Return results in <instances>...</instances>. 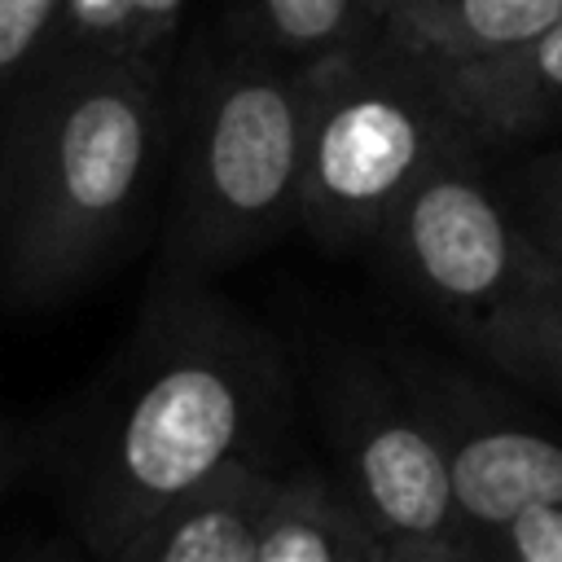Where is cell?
Listing matches in <instances>:
<instances>
[{"label":"cell","instance_id":"cell-3","mask_svg":"<svg viewBox=\"0 0 562 562\" xmlns=\"http://www.w3.org/2000/svg\"><path fill=\"white\" fill-rule=\"evenodd\" d=\"M470 136L439 75L386 31H364L316 61L299 228L329 250L369 246L422 171Z\"/></svg>","mask_w":562,"mask_h":562},{"label":"cell","instance_id":"cell-16","mask_svg":"<svg viewBox=\"0 0 562 562\" xmlns=\"http://www.w3.org/2000/svg\"><path fill=\"white\" fill-rule=\"evenodd\" d=\"M53 9L57 0H0V70L31 53Z\"/></svg>","mask_w":562,"mask_h":562},{"label":"cell","instance_id":"cell-10","mask_svg":"<svg viewBox=\"0 0 562 562\" xmlns=\"http://www.w3.org/2000/svg\"><path fill=\"white\" fill-rule=\"evenodd\" d=\"M562 18V0H378V31L430 70L505 53Z\"/></svg>","mask_w":562,"mask_h":562},{"label":"cell","instance_id":"cell-13","mask_svg":"<svg viewBox=\"0 0 562 562\" xmlns=\"http://www.w3.org/2000/svg\"><path fill=\"white\" fill-rule=\"evenodd\" d=\"M373 26L378 0H237V40L285 61H321Z\"/></svg>","mask_w":562,"mask_h":562},{"label":"cell","instance_id":"cell-14","mask_svg":"<svg viewBox=\"0 0 562 562\" xmlns=\"http://www.w3.org/2000/svg\"><path fill=\"white\" fill-rule=\"evenodd\" d=\"M522 193H518V215L549 268L562 272V149L540 154L522 167Z\"/></svg>","mask_w":562,"mask_h":562},{"label":"cell","instance_id":"cell-12","mask_svg":"<svg viewBox=\"0 0 562 562\" xmlns=\"http://www.w3.org/2000/svg\"><path fill=\"white\" fill-rule=\"evenodd\" d=\"M465 338L509 378L562 391V272L549 268L501 312L465 329Z\"/></svg>","mask_w":562,"mask_h":562},{"label":"cell","instance_id":"cell-5","mask_svg":"<svg viewBox=\"0 0 562 562\" xmlns=\"http://www.w3.org/2000/svg\"><path fill=\"white\" fill-rule=\"evenodd\" d=\"M483 140L439 154L378 228L386 263L461 329H474L549 272L522 215L492 189Z\"/></svg>","mask_w":562,"mask_h":562},{"label":"cell","instance_id":"cell-2","mask_svg":"<svg viewBox=\"0 0 562 562\" xmlns=\"http://www.w3.org/2000/svg\"><path fill=\"white\" fill-rule=\"evenodd\" d=\"M158 158V97L132 57L75 79L18 149L0 233L9 307H48L127 237Z\"/></svg>","mask_w":562,"mask_h":562},{"label":"cell","instance_id":"cell-6","mask_svg":"<svg viewBox=\"0 0 562 562\" xmlns=\"http://www.w3.org/2000/svg\"><path fill=\"white\" fill-rule=\"evenodd\" d=\"M347 470L351 509L382 544L465 558V518L457 509L448 457L430 422L395 408L360 413L347 430Z\"/></svg>","mask_w":562,"mask_h":562},{"label":"cell","instance_id":"cell-9","mask_svg":"<svg viewBox=\"0 0 562 562\" xmlns=\"http://www.w3.org/2000/svg\"><path fill=\"white\" fill-rule=\"evenodd\" d=\"M461 123L483 140H522L562 123V18L470 66L435 70Z\"/></svg>","mask_w":562,"mask_h":562},{"label":"cell","instance_id":"cell-19","mask_svg":"<svg viewBox=\"0 0 562 562\" xmlns=\"http://www.w3.org/2000/svg\"><path fill=\"white\" fill-rule=\"evenodd\" d=\"M373 562H465V558L435 553V549H408V544H382V540H378Z\"/></svg>","mask_w":562,"mask_h":562},{"label":"cell","instance_id":"cell-20","mask_svg":"<svg viewBox=\"0 0 562 562\" xmlns=\"http://www.w3.org/2000/svg\"><path fill=\"white\" fill-rule=\"evenodd\" d=\"M13 562H70L66 553H26V558H13Z\"/></svg>","mask_w":562,"mask_h":562},{"label":"cell","instance_id":"cell-18","mask_svg":"<svg viewBox=\"0 0 562 562\" xmlns=\"http://www.w3.org/2000/svg\"><path fill=\"white\" fill-rule=\"evenodd\" d=\"M26 465H31V443L18 435V426H9L0 417V501H4V492L18 483V474Z\"/></svg>","mask_w":562,"mask_h":562},{"label":"cell","instance_id":"cell-8","mask_svg":"<svg viewBox=\"0 0 562 562\" xmlns=\"http://www.w3.org/2000/svg\"><path fill=\"white\" fill-rule=\"evenodd\" d=\"M272 487L277 474L259 461L228 465L211 483L162 505L105 562H255Z\"/></svg>","mask_w":562,"mask_h":562},{"label":"cell","instance_id":"cell-1","mask_svg":"<svg viewBox=\"0 0 562 562\" xmlns=\"http://www.w3.org/2000/svg\"><path fill=\"white\" fill-rule=\"evenodd\" d=\"M277 404L281 364L259 329L202 277L162 272L114 369L48 426L44 461L75 531L110 558L162 505L259 461Z\"/></svg>","mask_w":562,"mask_h":562},{"label":"cell","instance_id":"cell-17","mask_svg":"<svg viewBox=\"0 0 562 562\" xmlns=\"http://www.w3.org/2000/svg\"><path fill=\"white\" fill-rule=\"evenodd\" d=\"M136 4V26H132V48L140 53L158 35H167L184 9V0H132Z\"/></svg>","mask_w":562,"mask_h":562},{"label":"cell","instance_id":"cell-4","mask_svg":"<svg viewBox=\"0 0 562 562\" xmlns=\"http://www.w3.org/2000/svg\"><path fill=\"white\" fill-rule=\"evenodd\" d=\"M312 88L316 61H285L246 40L206 75L189 127L167 272L202 277L299 224Z\"/></svg>","mask_w":562,"mask_h":562},{"label":"cell","instance_id":"cell-15","mask_svg":"<svg viewBox=\"0 0 562 562\" xmlns=\"http://www.w3.org/2000/svg\"><path fill=\"white\" fill-rule=\"evenodd\" d=\"M501 540L509 562H562V505H536L518 514Z\"/></svg>","mask_w":562,"mask_h":562},{"label":"cell","instance_id":"cell-7","mask_svg":"<svg viewBox=\"0 0 562 562\" xmlns=\"http://www.w3.org/2000/svg\"><path fill=\"white\" fill-rule=\"evenodd\" d=\"M457 509L479 531H505L536 505H562V443L496 417L452 413L435 426Z\"/></svg>","mask_w":562,"mask_h":562},{"label":"cell","instance_id":"cell-11","mask_svg":"<svg viewBox=\"0 0 562 562\" xmlns=\"http://www.w3.org/2000/svg\"><path fill=\"white\" fill-rule=\"evenodd\" d=\"M378 536L321 479H277L255 562H373Z\"/></svg>","mask_w":562,"mask_h":562}]
</instances>
